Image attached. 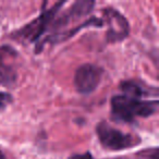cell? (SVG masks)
<instances>
[{
	"mask_svg": "<svg viewBox=\"0 0 159 159\" xmlns=\"http://www.w3.org/2000/svg\"><path fill=\"white\" fill-rule=\"evenodd\" d=\"M16 51L9 46L0 47V85H11L16 80V71L13 62Z\"/></svg>",
	"mask_w": 159,
	"mask_h": 159,
	"instance_id": "obj_6",
	"label": "cell"
},
{
	"mask_svg": "<svg viewBox=\"0 0 159 159\" xmlns=\"http://www.w3.org/2000/svg\"><path fill=\"white\" fill-rule=\"evenodd\" d=\"M69 159H94L92 154L89 152H86L84 154H76V155H72Z\"/></svg>",
	"mask_w": 159,
	"mask_h": 159,
	"instance_id": "obj_10",
	"label": "cell"
},
{
	"mask_svg": "<svg viewBox=\"0 0 159 159\" xmlns=\"http://www.w3.org/2000/svg\"><path fill=\"white\" fill-rule=\"evenodd\" d=\"M157 100H143L139 98L117 95L111 98V117L115 121L133 123L136 117L147 118L157 111Z\"/></svg>",
	"mask_w": 159,
	"mask_h": 159,
	"instance_id": "obj_1",
	"label": "cell"
},
{
	"mask_svg": "<svg viewBox=\"0 0 159 159\" xmlns=\"http://www.w3.org/2000/svg\"><path fill=\"white\" fill-rule=\"evenodd\" d=\"M11 102H12V96L9 93L0 92V110L5 109Z\"/></svg>",
	"mask_w": 159,
	"mask_h": 159,
	"instance_id": "obj_9",
	"label": "cell"
},
{
	"mask_svg": "<svg viewBox=\"0 0 159 159\" xmlns=\"http://www.w3.org/2000/svg\"><path fill=\"white\" fill-rule=\"evenodd\" d=\"M120 89L123 92V95L133 98L142 99V97L147 94V91H145V89L141 83H137L135 81H132V80L122 82L121 85H120Z\"/></svg>",
	"mask_w": 159,
	"mask_h": 159,
	"instance_id": "obj_8",
	"label": "cell"
},
{
	"mask_svg": "<svg viewBox=\"0 0 159 159\" xmlns=\"http://www.w3.org/2000/svg\"><path fill=\"white\" fill-rule=\"evenodd\" d=\"M95 3L89 0H81V1H75L72 7L64 12L60 18H57L53 22V29H61L62 26H66V24L74 21L80 20L83 16H87L92 11Z\"/></svg>",
	"mask_w": 159,
	"mask_h": 159,
	"instance_id": "obj_7",
	"label": "cell"
},
{
	"mask_svg": "<svg viewBox=\"0 0 159 159\" xmlns=\"http://www.w3.org/2000/svg\"><path fill=\"white\" fill-rule=\"evenodd\" d=\"M0 159H6V158H5V155H3L1 152H0Z\"/></svg>",
	"mask_w": 159,
	"mask_h": 159,
	"instance_id": "obj_11",
	"label": "cell"
},
{
	"mask_svg": "<svg viewBox=\"0 0 159 159\" xmlns=\"http://www.w3.org/2000/svg\"><path fill=\"white\" fill-rule=\"evenodd\" d=\"M102 14L107 24V42L118 43L125 39L130 33L126 19L113 8H105Z\"/></svg>",
	"mask_w": 159,
	"mask_h": 159,
	"instance_id": "obj_5",
	"label": "cell"
},
{
	"mask_svg": "<svg viewBox=\"0 0 159 159\" xmlns=\"http://www.w3.org/2000/svg\"><path fill=\"white\" fill-rule=\"evenodd\" d=\"M96 133L99 142L106 149L109 150H124L136 146L141 139L135 135L121 132L118 129L112 128L106 122H100L96 126Z\"/></svg>",
	"mask_w": 159,
	"mask_h": 159,
	"instance_id": "obj_2",
	"label": "cell"
},
{
	"mask_svg": "<svg viewBox=\"0 0 159 159\" xmlns=\"http://www.w3.org/2000/svg\"><path fill=\"white\" fill-rule=\"evenodd\" d=\"M64 5H66V2H62V1L55 3V6L52 8H50L48 10H45L38 18H36L31 23L25 25L23 29H21L14 35V37L19 40H23V42H27V43L36 42L46 32L47 27L52 23L53 19L58 14L60 8Z\"/></svg>",
	"mask_w": 159,
	"mask_h": 159,
	"instance_id": "obj_3",
	"label": "cell"
},
{
	"mask_svg": "<svg viewBox=\"0 0 159 159\" xmlns=\"http://www.w3.org/2000/svg\"><path fill=\"white\" fill-rule=\"evenodd\" d=\"M104 71L92 63H85L77 68L74 74V87L80 94L89 95L96 91L102 82Z\"/></svg>",
	"mask_w": 159,
	"mask_h": 159,
	"instance_id": "obj_4",
	"label": "cell"
}]
</instances>
